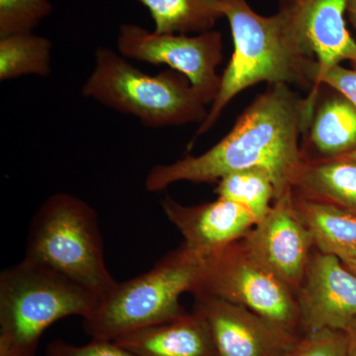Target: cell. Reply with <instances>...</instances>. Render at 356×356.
I'll use <instances>...</instances> for the list:
<instances>
[{"label": "cell", "instance_id": "obj_1", "mask_svg": "<svg viewBox=\"0 0 356 356\" xmlns=\"http://www.w3.org/2000/svg\"><path fill=\"white\" fill-rule=\"evenodd\" d=\"M318 90L303 98L285 83L268 84L238 117L228 135L200 156H186L170 165H156L145 180L149 192L179 181L218 182L231 172L262 168L273 178L275 199L293 191L303 163L300 139L317 105Z\"/></svg>", "mask_w": 356, "mask_h": 356}, {"label": "cell", "instance_id": "obj_2", "mask_svg": "<svg viewBox=\"0 0 356 356\" xmlns=\"http://www.w3.org/2000/svg\"><path fill=\"white\" fill-rule=\"evenodd\" d=\"M229 20L234 53L221 76V86L196 137L214 126L225 107L243 90L259 83L296 84L315 88L317 60L300 43L286 9L273 16L255 13L247 0H219Z\"/></svg>", "mask_w": 356, "mask_h": 356}, {"label": "cell", "instance_id": "obj_3", "mask_svg": "<svg viewBox=\"0 0 356 356\" xmlns=\"http://www.w3.org/2000/svg\"><path fill=\"white\" fill-rule=\"evenodd\" d=\"M100 298L63 274L23 259L0 274V356H35L48 327L88 318Z\"/></svg>", "mask_w": 356, "mask_h": 356}, {"label": "cell", "instance_id": "obj_4", "mask_svg": "<svg viewBox=\"0 0 356 356\" xmlns=\"http://www.w3.org/2000/svg\"><path fill=\"white\" fill-rule=\"evenodd\" d=\"M81 95L132 115L147 128L201 124L208 105L184 74L172 69L149 76L106 47L95 51V65Z\"/></svg>", "mask_w": 356, "mask_h": 356}, {"label": "cell", "instance_id": "obj_5", "mask_svg": "<svg viewBox=\"0 0 356 356\" xmlns=\"http://www.w3.org/2000/svg\"><path fill=\"white\" fill-rule=\"evenodd\" d=\"M24 259L63 274L100 299L117 284L105 262L97 214L72 194H54L40 206L28 229Z\"/></svg>", "mask_w": 356, "mask_h": 356}, {"label": "cell", "instance_id": "obj_6", "mask_svg": "<svg viewBox=\"0 0 356 356\" xmlns=\"http://www.w3.org/2000/svg\"><path fill=\"white\" fill-rule=\"evenodd\" d=\"M202 261L203 257L182 245L147 273L117 282L95 312L83 318L84 332L91 339L114 341L184 315L186 311L180 305V297L197 289Z\"/></svg>", "mask_w": 356, "mask_h": 356}, {"label": "cell", "instance_id": "obj_7", "mask_svg": "<svg viewBox=\"0 0 356 356\" xmlns=\"http://www.w3.org/2000/svg\"><path fill=\"white\" fill-rule=\"evenodd\" d=\"M198 293L242 306L301 334L296 294L242 240L203 257L200 280L193 294Z\"/></svg>", "mask_w": 356, "mask_h": 356}, {"label": "cell", "instance_id": "obj_8", "mask_svg": "<svg viewBox=\"0 0 356 356\" xmlns=\"http://www.w3.org/2000/svg\"><path fill=\"white\" fill-rule=\"evenodd\" d=\"M118 53L128 60L154 65H166L184 74L206 104L216 99L221 86L217 67L222 62L220 32L159 34L139 25L122 24L117 38Z\"/></svg>", "mask_w": 356, "mask_h": 356}, {"label": "cell", "instance_id": "obj_9", "mask_svg": "<svg viewBox=\"0 0 356 356\" xmlns=\"http://www.w3.org/2000/svg\"><path fill=\"white\" fill-rule=\"evenodd\" d=\"M193 312L207 325L216 356H288L302 337L242 306L202 293L194 294Z\"/></svg>", "mask_w": 356, "mask_h": 356}, {"label": "cell", "instance_id": "obj_10", "mask_svg": "<svg viewBox=\"0 0 356 356\" xmlns=\"http://www.w3.org/2000/svg\"><path fill=\"white\" fill-rule=\"evenodd\" d=\"M242 241L257 259L296 294L305 277L314 242L295 208L293 191L274 201L266 216Z\"/></svg>", "mask_w": 356, "mask_h": 356}, {"label": "cell", "instance_id": "obj_11", "mask_svg": "<svg viewBox=\"0 0 356 356\" xmlns=\"http://www.w3.org/2000/svg\"><path fill=\"white\" fill-rule=\"evenodd\" d=\"M300 332L344 331L356 320V276L334 255L312 254L296 291Z\"/></svg>", "mask_w": 356, "mask_h": 356}, {"label": "cell", "instance_id": "obj_12", "mask_svg": "<svg viewBox=\"0 0 356 356\" xmlns=\"http://www.w3.org/2000/svg\"><path fill=\"white\" fill-rule=\"evenodd\" d=\"M161 206L168 221L184 236V247L201 257L242 240L257 224L247 208L224 198L185 206L165 196Z\"/></svg>", "mask_w": 356, "mask_h": 356}, {"label": "cell", "instance_id": "obj_13", "mask_svg": "<svg viewBox=\"0 0 356 356\" xmlns=\"http://www.w3.org/2000/svg\"><path fill=\"white\" fill-rule=\"evenodd\" d=\"M348 0H282L300 43L318 67L356 60V43L346 28Z\"/></svg>", "mask_w": 356, "mask_h": 356}, {"label": "cell", "instance_id": "obj_14", "mask_svg": "<svg viewBox=\"0 0 356 356\" xmlns=\"http://www.w3.org/2000/svg\"><path fill=\"white\" fill-rule=\"evenodd\" d=\"M114 341L136 356H216L209 330L194 312L129 332Z\"/></svg>", "mask_w": 356, "mask_h": 356}, {"label": "cell", "instance_id": "obj_15", "mask_svg": "<svg viewBox=\"0 0 356 356\" xmlns=\"http://www.w3.org/2000/svg\"><path fill=\"white\" fill-rule=\"evenodd\" d=\"M293 194L356 213V161L304 159L293 182Z\"/></svg>", "mask_w": 356, "mask_h": 356}, {"label": "cell", "instance_id": "obj_16", "mask_svg": "<svg viewBox=\"0 0 356 356\" xmlns=\"http://www.w3.org/2000/svg\"><path fill=\"white\" fill-rule=\"evenodd\" d=\"M293 200L318 252L334 255L343 264L355 259L356 213L294 194Z\"/></svg>", "mask_w": 356, "mask_h": 356}, {"label": "cell", "instance_id": "obj_17", "mask_svg": "<svg viewBox=\"0 0 356 356\" xmlns=\"http://www.w3.org/2000/svg\"><path fill=\"white\" fill-rule=\"evenodd\" d=\"M305 135L316 154L312 159L343 158L356 149L355 105L343 95L317 102Z\"/></svg>", "mask_w": 356, "mask_h": 356}, {"label": "cell", "instance_id": "obj_18", "mask_svg": "<svg viewBox=\"0 0 356 356\" xmlns=\"http://www.w3.org/2000/svg\"><path fill=\"white\" fill-rule=\"evenodd\" d=\"M153 18L154 32L184 34L211 31L222 17L219 0H139Z\"/></svg>", "mask_w": 356, "mask_h": 356}, {"label": "cell", "instance_id": "obj_19", "mask_svg": "<svg viewBox=\"0 0 356 356\" xmlns=\"http://www.w3.org/2000/svg\"><path fill=\"white\" fill-rule=\"evenodd\" d=\"M50 40L32 32L0 37V81L23 76H50Z\"/></svg>", "mask_w": 356, "mask_h": 356}, {"label": "cell", "instance_id": "obj_20", "mask_svg": "<svg viewBox=\"0 0 356 356\" xmlns=\"http://www.w3.org/2000/svg\"><path fill=\"white\" fill-rule=\"evenodd\" d=\"M215 193L247 208L257 220L266 216L275 199L273 178L262 168H248L231 172L217 182Z\"/></svg>", "mask_w": 356, "mask_h": 356}, {"label": "cell", "instance_id": "obj_21", "mask_svg": "<svg viewBox=\"0 0 356 356\" xmlns=\"http://www.w3.org/2000/svg\"><path fill=\"white\" fill-rule=\"evenodd\" d=\"M51 11L49 0H0V37L32 32Z\"/></svg>", "mask_w": 356, "mask_h": 356}, {"label": "cell", "instance_id": "obj_22", "mask_svg": "<svg viewBox=\"0 0 356 356\" xmlns=\"http://www.w3.org/2000/svg\"><path fill=\"white\" fill-rule=\"evenodd\" d=\"M346 332L323 330L302 336L288 356H346Z\"/></svg>", "mask_w": 356, "mask_h": 356}, {"label": "cell", "instance_id": "obj_23", "mask_svg": "<svg viewBox=\"0 0 356 356\" xmlns=\"http://www.w3.org/2000/svg\"><path fill=\"white\" fill-rule=\"evenodd\" d=\"M46 356H136L114 341L91 339L83 346L55 339L47 346Z\"/></svg>", "mask_w": 356, "mask_h": 356}, {"label": "cell", "instance_id": "obj_24", "mask_svg": "<svg viewBox=\"0 0 356 356\" xmlns=\"http://www.w3.org/2000/svg\"><path fill=\"white\" fill-rule=\"evenodd\" d=\"M316 88L327 86L348 98L356 106V70H348L341 65L321 69L316 65L314 76Z\"/></svg>", "mask_w": 356, "mask_h": 356}, {"label": "cell", "instance_id": "obj_25", "mask_svg": "<svg viewBox=\"0 0 356 356\" xmlns=\"http://www.w3.org/2000/svg\"><path fill=\"white\" fill-rule=\"evenodd\" d=\"M343 332L346 334V356H356V320Z\"/></svg>", "mask_w": 356, "mask_h": 356}, {"label": "cell", "instance_id": "obj_26", "mask_svg": "<svg viewBox=\"0 0 356 356\" xmlns=\"http://www.w3.org/2000/svg\"><path fill=\"white\" fill-rule=\"evenodd\" d=\"M346 13L348 14L350 22L353 23V25L355 26L356 29V0H348ZM351 63H353V67L356 70V60Z\"/></svg>", "mask_w": 356, "mask_h": 356}, {"label": "cell", "instance_id": "obj_27", "mask_svg": "<svg viewBox=\"0 0 356 356\" xmlns=\"http://www.w3.org/2000/svg\"><path fill=\"white\" fill-rule=\"evenodd\" d=\"M343 266L356 276V257L353 261L346 262V264H343Z\"/></svg>", "mask_w": 356, "mask_h": 356}]
</instances>
